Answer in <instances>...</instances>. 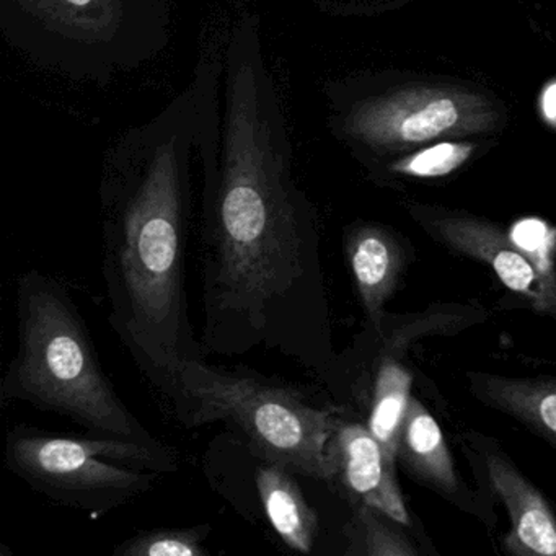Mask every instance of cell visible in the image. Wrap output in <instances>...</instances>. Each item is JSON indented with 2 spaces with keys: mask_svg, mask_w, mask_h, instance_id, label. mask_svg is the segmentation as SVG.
I'll return each instance as SVG.
<instances>
[{
  "mask_svg": "<svg viewBox=\"0 0 556 556\" xmlns=\"http://www.w3.org/2000/svg\"><path fill=\"white\" fill-rule=\"evenodd\" d=\"M201 162L203 354L276 353L318 376L330 361L314 203L299 187L260 17L239 15L223 64L193 83Z\"/></svg>",
  "mask_w": 556,
  "mask_h": 556,
  "instance_id": "cell-1",
  "label": "cell"
},
{
  "mask_svg": "<svg viewBox=\"0 0 556 556\" xmlns=\"http://www.w3.org/2000/svg\"><path fill=\"white\" fill-rule=\"evenodd\" d=\"M194 87L106 154L100 177L102 271L116 337L164 396L178 367L204 359L188 315Z\"/></svg>",
  "mask_w": 556,
  "mask_h": 556,
  "instance_id": "cell-2",
  "label": "cell"
},
{
  "mask_svg": "<svg viewBox=\"0 0 556 556\" xmlns=\"http://www.w3.org/2000/svg\"><path fill=\"white\" fill-rule=\"evenodd\" d=\"M15 308L17 353L0 382L2 405L24 402L70 418L90 434L164 444L116 392L79 307L56 278L40 269L22 273Z\"/></svg>",
  "mask_w": 556,
  "mask_h": 556,
  "instance_id": "cell-3",
  "label": "cell"
},
{
  "mask_svg": "<svg viewBox=\"0 0 556 556\" xmlns=\"http://www.w3.org/2000/svg\"><path fill=\"white\" fill-rule=\"evenodd\" d=\"M164 399L185 428L224 422L258 460L298 477L333 480L328 444L340 415L312 402L302 387L197 359L178 367Z\"/></svg>",
  "mask_w": 556,
  "mask_h": 556,
  "instance_id": "cell-4",
  "label": "cell"
},
{
  "mask_svg": "<svg viewBox=\"0 0 556 556\" xmlns=\"http://www.w3.org/2000/svg\"><path fill=\"white\" fill-rule=\"evenodd\" d=\"M170 0H0V27L37 66L105 84L170 41Z\"/></svg>",
  "mask_w": 556,
  "mask_h": 556,
  "instance_id": "cell-5",
  "label": "cell"
},
{
  "mask_svg": "<svg viewBox=\"0 0 556 556\" xmlns=\"http://www.w3.org/2000/svg\"><path fill=\"white\" fill-rule=\"evenodd\" d=\"M4 462L31 490L74 509L102 514L151 491L162 473L180 468L167 444L112 435L56 434L17 425L5 434Z\"/></svg>",
  "mask_w": 556,
  "mask_h": 556,
  "instance_id": "cell-6",
  "label": "cell"
},
{
  "mask_svg": "<svg viewBox=\"0 0 556 556\" xmlns=\"http://www.w3.org/2000/svg\"><path fill=\"white\" fill-rule=\"evenodd\" d=\"M328 97L331 131L369 167L432 141L488 135L504 119L496 100L455 84L415 83L351 99Z\"/></svg>",
  "mask_w": 556,
  "mask_h": 556,
  "instance_id": "cell-7",
  "label": "cell"
},
{
  "mask_svg": "<svg viewBox=\"0 0 556 556\" xmlns=\"http://www.w3.org/2000/svg\"><path fill=\"white\" fill-rule=\"evenodd\" d=\"M409 214L442 245L486 263L509 291L526 298L540 312L542 294L539 276L532 263L510 240L509 232L473 214L444 207L413 204Z\"/></svg>",
  "mask_w": 556,
  "mask_h": 556,
  "instance_id": "cell-8",
  "label": "cell"
},
{
  "mask_svg": "<svg viewBox=\"0 0 556 556\" xmlns=\"http://www.w3.org/2000/svg\"><path fill=\"white\" fill-rule=\"evenodd\" d=\"M333 480L353 504H366L400 526H409V514L395 478V462L364 422L338 418L330 444Z\"/></svg>",
  "mask_w": 556,
  "mask_h": 556,
  "instance_id": "cell-9",
  "label": "cell"
},
{
  "mask_svg": "<svg viewBox=\"0 0 556 556\" xmlns=\"http://www.w3.org/2000/svg\"><path fill=\"white\" fill-rule=\"evenodd\" d=\"M491 486L509 514L510 555L556 556V517L539 490L504 455L488 454Z\"/></svg>",
  "mask_w": 556,
  "mask_h": 556,
  "instance_id": "cell-10",
  "label": "cell"
},
{
  "mask_svg": "<svg viewBox=\"0 0 556 556\" xmlns=\"http://www.w3.org/2000/svg\"><path fill=\"white\" fill-rule=\"evenodd\" d=\"M344 252L367 320L380 333L383 305L395 292L405 263L402 247L386 227L356 224L344 233Z\"/></svg>",
  "mask_w": 556,
  "mask_h": 556,
  "instance_id": "cell-11",
  "label": "cell"
},
{
  "mask_svg": "<svg viewBox=\"0 0 556 556\" xmlns=\"http://www.w3.org/2000/svg\"><path fill=\"white\" fill-rule=\"evenodd\" d=\"M258 462L255 486L266 519L289 548L308 555L317 542L318 517L299 486L298 475L281 465Z\"/></svg>",
  "mask_w": 556,
  "mask_h": 556,
  "instance_id": "cell-12",
  "label": "cell"
},
{
  "mask_svg": "<svg viewBox=\"0 0 556 556\" xmlns=\"http://www.w3.org/2000/svg\"><path fill=\"white\" fill-rule=\"evenodd\" d=\"M478 399L519 419L556 447V380L470 376Z\"/></svg>",
  "mask_w": 556,
  "mask_h": 556,
  "instance_id": "cell-13",
  "label": "cell"
},
{
  "mask_svg": "<svg viewBox=\"0 0 556 556\" xmlns=\"http://www.w3.org/2000/svg\"><path fill=\"white\" fill-rule=\"evenodd\" d=\"M396 458L416 478L441 493L457 491V475L441 426L413 396L400 432Z\"/></svg>",
  "mask_w": 556,
  "mask_h": 556,
  "instance_id": "cell-14",
  "label": "cell"
},
{
  "mask_svg": "<svg viewBox=\"0 0 556 556\" xmlns=\"http://www.w3.org/2000/svg\"><path fill=\"white\" fill-rule=\"evenodd\" d=\"M413 377L402 364L382 357L372 380L369 416L364 425L393 462L399 452L400 432L412 402Z\"/></svg>",
  "mask_w": 556,
  "mask_h": 556,
  "instance_id": "cell-15",
  "label": "cell"
},
{
  "mask_svg": "<svg viewBox=\"0 0 556 556\" xmlns=\"http://www.w3.org/2000/svg\"><path fill=\"white\" fill-rule=\"evenodd\" d=\"M395 520L366 504H354V516L346 527L350 555L416 556L418 548L396 529Z\"/></svg>",
  "mask_w": 556,
  "mask_h": 556,
  "instance_id": "cell-16",
  "label": "cell"
},
{
  "mask_svg": "<svg viewBox=\"0 0 556 556\" xmlns=\"http://www.w3.org/2000/svg\"><path fill=\"white\" fill-rule=\"evenodd\" d=\"M509 237L539 276L540 312L556 315V230L540 220H520L509 230Z\"/></svg>",
  "mask_w": 556,
  "mask_h": 556,
  "instance_id": "cell-17",
  "label": "cell"
},
{
  "mask_svg": "<svg viewBox=\"0 0 556 556\" xmlns=\"http://www.w3.org/2000/svg\"><path fill=\"white\" fill-rule=\"evenodd\" d=\"M211 532L210 523L152 529L123 540L113 548V556H206L203 543Z\"/></svg>",
  "mask_w": 556,
  "mask_h": 556,
  "instance_id": "cell-18",
  "label": "cell"
},
{
  "mask_svg": "<svg viewBox=\"0 0 556 556\" xmlns=\"http://www.w3.org/2000/svg\"><path fill=\"white\" fill-rule=\"evenodd\" d=\"M470 144H448L442 142L428 149H419L409 157L396 159L387 167L392 174L412 177L432 178L451 174L470 157Z\"/></svg>",
  "mask_w": 556,
  "mask_h": 556,
  "instance_id": "cell-19",
  "label": "cell"
}]
</instances>
